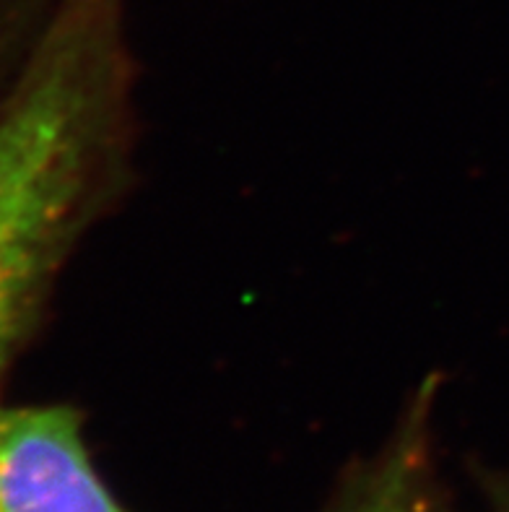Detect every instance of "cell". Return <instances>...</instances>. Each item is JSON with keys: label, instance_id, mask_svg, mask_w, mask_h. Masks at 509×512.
Segmentation results:
<instances>
[{"label": "cell", "instance_id": "cell-2", "mask_svg": "<svg viewBox=\"0 0 509 512\" xmlns=\"http://www.w3.org/2000/svg\"><path fill=\"white\" fill-rule=\"evenodd\" d=\"M0 512H128L91 461L76 406L0 401Z\"/></svg>", "mask_w": 509, "mask_h": 512}, {"label": "cell", "instance_id": "cell-1", "mask_svg": "<svg viewBox=\"0 0 509 512\" xmlns=\"http://www.w3.org/2000/svg\"><path fill=\"white\" fill-rule=\"evenodd\" d=\"M128 0H58L0 91V401L91 232L138 175Z\"/></svg>", "mask_w": 509, "mask_h": 512}, {"label": "cell", "instance_id": "cell-4", "mask_svg": "<svg viewBox=\"0 0 509 512\" xmlns=\"http://www.w3.org/2000/svg\"><path fill=\"white\" fill-rule=\"evenodd\" d=\"M58 0H0V91L19 71Z\"/></svg>", "mask_w": 509, "mask_h": 512}, {"label": "cell", "instance_id": "cell-3", "mask_svg": "<svg viewBox=\"0 0 509 512\" xmlns=\"http://www.w3.org/2000/svg\"><path fill=\"white\" fill-rule=\"evenodd\" d=\"M437 390V375H426L416 385L390 442L356 476L336 512H450L432 468Z\"/></svg>", "mask_w": 509, "mask_h": 512}, {"label": "cell", "instance_id": "cell-5", "mask_svg": "<svg viewBox=\"0 0 509 512\" xmlns=\"http://www.w3.org/2000/svg\"><path fill=\"white\" fill-rule=\"evenodd\" d=\"M502 512H509V497H504V502H502Z\"/></svg>", "mask_w": 509, "mask_h": 512}]
</instances>
